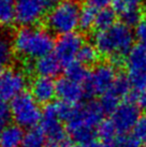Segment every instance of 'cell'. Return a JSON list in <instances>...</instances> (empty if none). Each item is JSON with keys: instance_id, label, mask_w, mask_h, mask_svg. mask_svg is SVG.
I'll return each mask as SVG.
<instances>
[{"instance_id": "obj_1", "label": "cell", "mask_w": 146, "mask_h": 147, "mask_svg": "<svg viewBox=\"0 0 146 147\" xmlns=\"http://www.w3.org/2000/svg\"><path fill=\"white\" fill-rule=\"evenodd\" d=\"M105 112L100 102L90 101L84 105L77 104L72 117L67 121V132L76 143L95 140L97 128L103 121Z\"/></svg>"}, {"instance_id": "obj_2", "label": "cell", "mask_w": 146, "mask_h": 147, "mask_svg": "<svg viewBox=\"0 0 146 147\" xmlns=\"http://www.w3.org/2000/svg\"><path fill=\"white\" fill-rule=\"evenodd\" d=\"M55 42L52 33L36 26L22 27L13 39L14 51L20 57L34 60L52 54Z\"/></svg>"}, {"instance_id": "obj_3", "label": "cell", "mask_w": 146, "mask_h": 147, "mask_svg": "<svg viewBox=\"0 0 146 147\" xmlns=\"http://www.w3.org/2000/svg\"><path fill=\"white\" fill-rule=\"evenodd\" d=\"M133 33L130 27L117 23L104 30H98L93 43L99 54L113 58L128 55L133 49Z\"/></svg>"}, {"instance_id": "obj_4", "label": "cell", "mask_w": 146, "mask_h": 147, "mask_svg": "<svg viewBox=\"0 0 146 147\" xmlns=\"http://www.w3.org/2000/svg\"><path fill=\"white\" fill-rule=\"evenodd\" d=\"M82 8L77 0H62L54 5L46 16V25L52 32L64 36L75 32Z\"/></svg>"}, {"instance_id": "obj_5", "label": "cell", "mask_w": 146, "mask_h": 147, "mask_svg": "<svg viewBox=\"0 0 146 147\" xmlns=\"http://www.w3.org/2000/svg\"><path fill=\"white\" fill-rule=\"evenodd\" d=\"M10 115L15 125L22 129L25 128L30 130L41 123L43 111L41 110L40 103H38L32 94L25 91L11 101Z\"/></svg>"}, {"instance_id": "obj_6", "label": "cell", "mask_w": 146, "mask_h": 147, "mask_svg": "<svg viewBox=\"0 0 146 147\" xmlns=\"http://www.w3.org/2000/svg\"><path fill=\"white\" fill-rule=\"evenodd\" d=\"M116 70L111 63H100L93 72H90L89 80L85 85L86 94L88 96L100 94L103 96L109 91L116 80Z\"/></svg>"}, {"instance_id": "obj_7", "label": "cell", "mask_w": 146, "mask_h": 147, "mask_svg": "<svg viewBox=\"0 0 146 147\" xmlns=\"http://www.w3.org/2000/svg\"><path fill=\"white\" fill-rule=\"evenodd\" d=\"M27 78L22 71L15 69L0 70V99L5 102L12 101L25 92Z\"/></svg>"}, {"instance_id": "obj_8", "label": "cell", "mask_w": 146, "mask_h": 147, "mask_svg": "<svg viewBox=\"0 0 146 147\" xmlns=\"http://www.w3.org/2000/svg\"><path fill=\"white\" fill-rule=\"evenodd\" d=\"M141 111L133 101L127 100L119 104L113 114L111 115V121L115 126L117 133L125 135L134 128L141 119Z\"/></svg>"}, {"instance_id": "obj_9", "label": "cell", "mask_w": 146, "mask_h": 147, "mask_svg": "<svg viewBox=\"0 0 146 147\" xmlns=\"http://www.w3.org/2000/svg\"><path fill=\"white\" fill-rule=\"evenodd\" d=\"M84 45V39L80 33L72 32L64 34L57 39L55 42L54 52L56 57L62 65H67L75 61L80 49Z\"/></svg>"}, {"instance_id": "obj_10", "label": "cell", "mask_w": 146, "mask_h": 147, "mask_svg": "<svg viewBox=\"0 0 146 147\" xmlns=\"http://www.w3.org/2000/svg\"><path fill=\"white\" fill-rule=\"evenodd\" d=\"M46 7L42 0H16L15 22L22 27H31L39 23Z\"/></svg>"}, {"instance_id": "obj_11", "label": "cell", "mask_w": 146, "mask_h": 147, "mask_svg": "<svg viewBox=\"0 0 146 147\" xmlns=\"http://www.w3.org/2000/svg\"><path fill=\"white\" fill-rule=\"evenodd\" d=\"M40 128L43 130L47 140L51 143H66L68 142V132L60 119L54 112L51 103L44 107L43 117L41 120Z\"/></svg>"}, {"instance_id": "obj_12", "label": "cell", "mask_w": 146, "mask_h": 147, "mask_svg": "<svg viewBox=\"0 0 146 147\" xmlns=\"http://www.w3.org/2000/svg\"><path fill=\"white\" fill-rule=\"evenodd\" d=\"M56 94L60 101L72 105L80 104V102L85 98V96H87L85 86L73 82L66 76L60 78L56 82Z\"/></svg>"}, {"instance_id": "obj_13", "label": "cell", "mask_w": 146, "mask_h": 147, "mask_svg": "<svg viewBox=\"0 0 146 147\" xmlns=\"http://www.w3.org/2000/svg\"><path fill=\"white\" fill-rule=\"evenodd\" d=\"M31 94L38 103L47 105L52 103L56 94V82L53 78L38 76L31 84Z\"/></svg>"}, {"instance_id": "obj_14", "label": "cell", "mask_w": 146, "mask_h": 147, "mask_svg": "<svg viewBox=\"0 0 146 147\" xmlns=\"http://www.w3.org/2000/svg\"><path fill=\"white\" fill-rule=\"evenodd\" d=\"M62 63L55 54H49L34 62V71L39 76L47 78H57L61 72Z\"/></svg>"}, {"instance_id": "obj_15", "label": "cell", "mask_w": 146, "mask_h": 147, "mask_svg": "<svg viewBox=\"0 0 146 147\" xmlns=\"http://www.w3.org/2000/svg\"><path fill=\"white\" fill-rule=\"evenodd\" d=\"M128 72L146 73V46L138 44L133 46L127 57Z\"/></svg>"}, {"instance_id": "obj_16", "label": "cell", "mask_w": 146, "mask_h": 147, "mask_svg": "<svg viewBox=\"0 0 146 147\" xmlns=\"http://www.w3.org/2000/svg\"><path fill=\"white\" fill-rule=\"evenodd\" d=\"M25 133L17 125H8L0 134V147H20L23 144Z\"/></svg>"}, {"instance_id": "obj_17", "label": "cell", "mask_w": 146, "mask_h": 147, "mask_svg": "<svg viewBox=\"0 0 146 147\" xmlns=\"http://www.w3.org/2000/svg\"><path fill=\"white\" fill-rule=\"evenodd\" d=\"M65 73L67 78H69L73 82L78 83V84H82V85H85L90 76V72L86 69V65H82L77 60L66 67Z\"/></svg>"}, {"instance_id": "obj_18", "label": "cell", "mask_w": 146, "mask_h": 147, "mask_svg": "<svg viewBox=\"0 0 146 147\" xmlns=\"http://www.w3.org/2000/svg\"><path fill=\"white\" fill-rule=\"evenodd\" d=\"M14 45L8 34L0 32V70L8 67L13 59Z\"/></svg>"}, {"instance_id": "obj_19", "label": "cell", "mask_w": 146, "mask_h": 147, "mask_svg": "<svg viewBox=\"0 0 146 147\" xmlns=\"http://www.w3.org/2000/svg\"><path fill=\"white\" fill-rule=\"evenodd\" d=\"M46 135L41 128H32L25 133L22 147H46Z\"/></svg>"}, {"instance_id": "obj_20", "label": "cell", "mask_w": 146, "mask_h": 147, "mask_svg": "<svg viewBox=\"0 0 146 147\" xmlns=\"http://www.w3.org/2000/svg\"><path fill=\"white\" fill-rule=\"evenodd\" d=\"M16 0H0V26H10L15 22Z\"/></svg>"}, {"instance_id": "obj_21", "label": "cell", "mask_w": 146, "mask_h": 147, "mask_svg": "<svg viewBox=\"0 0 146 147\" xmlns=\"http://www.w3.org/2000/svg\"><path fill=\"white\" fill-rule=\"evenodd\" d=\"M116 12L112 8H104L97 11L95 27L98 30H104L115 25Z\"/></svg>"}, {"instance_id": "obj_22", "label": "cell", "mask_w": 146, "mask_h": 147, "mask_svg": "<svg viewBox=\"0 0 146 147\" xmlns=\"http://www.w3.org/2000/svg\"><path fill=\"white\" fill-rule=\"evenodd\" d=\"M96 16H97V10L91 8L89 5H86L82 8L80 14V21L78 27L82 31H89L96 24Z\"/></svg>"}, {"instance_id": "obj_23", "label": "cell", "mask_w": 146, "mask_h": 147, "mask_svg": "<svg viewBox=\"0 0 146 147\" xmlns=\"http://www.w3.org/2000/svg\"><path fill=\"white\" fill-rule=\"evenodd\" d=\"M117 130L111 120H103L97 128V135L103 143L110 144L117 139Z\"/></svg>"}, {"instance_id": "obj_24", "label": "cell", "mask_w": 146, "mask_h": 147, "mask_svg": "<svg viewBox=\"0 0 146 147\" xmlns=\"http://www.w3.org/2000/svg\"><path fill=\"white\" fill-rule=\"evenodd\" d=\"M130 89H131V85H130L128 76H125L124 74H118L110 90L122 100V98H128V96L130 94Z\"/></svg>"}, {"instance_id": "obj_25", "label": "cell", "mask_w": 146, "mask_h": 147, "mask_svg": "<svg viewBox=\"0 0 146 147\" xmlns=\"http://www.w3.org/2000/svg\"><path fill=\"white\" fill-rule=\"evenodd\" d=\"M99 52L91 44H84L78 52L76 60L84 65H93L98 60Z\"/></svg>"}, {"instance_id": "obj_26", "label": "cell", "mask_w": 146, "mask_h": 147, "mask_svg": "<svg viewBox=\"0 0 146 147\" xmlns=\"http://www.w3.org/2000/svg\"><path fill=\"white\" fill-rule=\"evenodd\" d=\"M51 105L53 107L57 117L60 120H66V121H68L72 117L74 110H75V106H76L69 104L67 102H64V101H60V100L57 101V102L51 103Z\"/></svg>"}, {"instance_id": "obj_27", "label": "cell", "mask_w": 146, "mask_h": 147, "mask_svg": "<svg viewBox=\"0 0 146 147\" xmlns=\"http://www.w3.org/2000/svg\"><path fill=\"white\" fill-rule=\"evenodd\" d=\"M119 101H120V99L118 98L117 96H115L111 90H109L103 96H101L100 104H101L102 109L105 112V114L112 115L120 104Z\"/></svg>"}, {"instance_id": "obj_28", "label": "cell", "mask_w": 146, "mask_h": 147, "mask_svg": "<svg viewBox=\"0 0 146 147\" xmlns=\"http://www.w3.org/2000/svg\"><path fill=\"white\" fill-rule=\"evenodd\" d=\"M131 88L137 94H142L146 91V73L142 72H128Z\"/></svg>"}, {"instance_id": "obj_29", "label": "cell", "mask_w": 146, "mask_h": 147, "mask_svg": "<svg viewBox=\"0 0 146 147\" xmlns=\"http://www.w3.org/2000/svg\"><path fill=\"white\" fill-rule=\"evenodd\" d=\"M142 2L144 0H112V9L122 14L131 9H139Z\"/></svg>"}, {"instance_id": "obj_30", "label": "cell", "mask_w": 146, "mask_h": 147, "mask_svg": "<svg viewBox=\"0 0 146 147\" xmlns=\"http://www.w3.org/2000/svg\"><path fill=\"white\" fill-rule=\"evenodd\" d=\"M122 24H125L128 27L132 26H138L141 23V12L139 11V9H131L126 12L120 14Z\"/></svg>"}, {"instance_id": "obj_31", "label": "cell", "mask_w": 146, "mask_h": 147, "mask_svg": "<svg viewBox=\"0 0 146 147\" xmlns=\"http://www.w3.org/2000/svg\"><path fill=\"white\" fill-rule=\"evenodd\" d=\"M105 147H140V141L134 135L133 136L122 135L112 143L107 144Z\"/></svg>"}, {"instance_id": "obj_32", "label": "cell", "mask_w": 146, "mask_h": 147, "mask_svg": "<svg viewBox=\"0 0 146 147\" xmlns=\"http://www.w3.org/2000/svg\"><path fill=\"white\" fill-rule=\"evenodd\" d=\"M134 136L140 142H146V117H142L133 130Z\"/></svg>"}, {"instance_id": "obj_33", "label": "cell", "mask_w": 146, "mask_h": 147, "mask_svg": "<svg viewBox=\"0 0 146 147\" xmlns=\"http://www.w3.org/2000/svg\"><path fill=\"white\" fill-rule=\"evenodd\" d=\"M134 37L137 38L140 44L146 46V21H142L135 27Z\"/></svg>"}, {"instance_id": "obj_34", "label": "cell", "mask_w": 146, "mask_h": 147, "mask_svg": "<svg viewBox=\"0 0 146 147\" xmlns=\"http://www.w3.org/2000/svg\"><path fill=\"white\" fill-rule=\"evenodd\" d=\"M84 1L86 2V5H89L96 10L107 8L110 2H112V0H84Z\"/></svg>"}, {"instance_id": "obj_35", "label": "cell", "mask_w": 146, "mask_h": 147, "mask_svg": "<svg viewBox=\"0 0 146 147\" xmlns=\"http://www.w3.org/2000/svg\"><path fill=\"white\" fill-rule=\"evenodd\" d=\"M9 115H10V105H8L5 101L0 99V118L7 119Z\"/></svg>"}, {"instance_id": "obj_36", "label": "cell", "mask_w": 146, "mask_h": 147, "mask_svg": "<svg viewBox=\"0 0 146 147\" xmlns=\"http://www.w3.org/2000/svg\"><path fill=\"white\" fill-rule=\"evenodd\" d=\"M73 147H104V145L97 140H91L84 143H76Z\"/></svg>"}, {"instance_id": "obj_37", "label": "cell", "mask_w": 146, "mask_h": 147, "mask_svg": "<svg viewBox=\"0 0 146 147\" xmlns=\"http://www.w3.org/2000/svg\"><path fill=\"white\" fill-rule=\"evenodd\" d=\"M138 103H139V107H140V109L146 111V91L139 94Z\"/></svg>"}, {"instance_id": "obj_38", "label": "cell", "mask_w": 146, "mask_h": 147, "mask_svg": "<svg viewBox=\"0 0 146 147\" xmlns=\"http://www.w3.org/2000/svg\"><path fill=\"white\" fill-rule=\"evenodd\" d=\"M62 0H42V2L44 3V5L47 8V7H52L53 8L54 5H56L57 3H59Z\"/></svg>"}, {"instance_id": "obj_39", "label": "cell", "mask_w": 146, "mask_h": 147, "mask_svg": "<svg viewBox=\"0 0 146 147\" xmlns=\"http://www.w3.org/2000/svg\"><path fill=\"white\" fill-rule=\"evenodd\" d=\"M46 147H69V146H68V142H66V143H49Z\"/></svg>"}, {"instance_id": "obj_40", "label": "cell", "mask_w": 146, "mask_h": 147, "mask_svg": "<svg viewBox=\"0 0 146 147\" xmlns=\"http://www.w3.org/2000/svg\"><path fill=\"white\" fill-rule=\"evenodd\" d=\"M5 127H7V119L0 118V134H1L2 131L5 129Z\"/></svg>"}, {"instance_id": "obj_41", "label": "cell", "mask_w": 146, "mask_h": 147, "mask_svg": "<svg viewBox=\"0 0 146 147\" xmlns=\"http://www.w3.org/2000/svg\"><path fill=\"white\" fill-rule=\"evenodd\" d=\"M144 4L146 5V0H144Z\"/></svg>"}, {"instance_id": "obj_42", "label": "cell", "mask_w": 146, "mask_h": 147, "mask_svg": "<svg viewBox=\"0 0 146 147\" xmlns=\"http://www.w3.org/2000/svg\"><path fill=\"white\" fill-rule=\"evenodd\" d=\"M145 147H146V146H145Z\"/></svg>"}]
</instances>
